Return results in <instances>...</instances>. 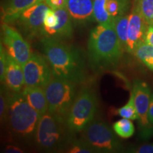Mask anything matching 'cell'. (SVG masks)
Returning a JSON list of instances; mask_svg holds the SVG:
<instances>
[{
    "mask_svg": "<svg viewBox=\"0 0 153 153\" xmlns=\"http://www.w3.org/2000/svg\"><path fill=\"white\" fill-rule=\"evenodd\" d=\"M97 109V98L92 89L84 87L76 94L66 120L70 133L83 131L94 120Z\"/></svg>",
    "mask_w": 153,
    "mask_h": 153,
    "instance_id": "obj_5",
    "label": "cell"
},
{
    "mask_svg": "<svg viewBox=\"0 0 153 153\" xmlns=\"http://www.w3.org/2000/svg\"><path fill=\"white\" fill-rule=\"evenodd\" d=\"M148 120L150 126L153 128V93H151L150 106H149L148 111Z\"/></svg>",
    "mask_w": 153,
    "mask_h": 153,
    "instance_id": "obj_32",
    "label": "cell"
},
{
    "mask_svg": "<svg viewBox=\"0 0 153 153\" xmlns=\"http://www.w3.org/2000/svg\"><path fill=\"white\" fill-rule=\"evenodd\" d=\"M58 24V18L53 9L49 8L45 14L42 36L43 37H53L54 29Z\"/></svg>",
    "mask_w": 153,
    "mask_h": 153,
    "instance_id": "obj_23",
    "label": "cell"
},
{
    "mask_svg": "<svg viewBox=\"0 0 153 153\" xmlns=\"http://www.w3.org/2000/svg\"><path fill=\"white\" fill-rule=\"evenodd\" d=\"M114 25L99 24L91 30L88 41V52L91 64L98 69L111 68L119 62L123 54Z\"/></svg>",
    "mask_w": 153,
    "mask_h": 153,
    "instance_id": "obj_2",
    "label": "cell"
},
{
    "mask_svg": "<svg viewBox=\"0 0 153 153\" xmlns=\"http://www.w3.org/2000/svg\"><path fill=\"white\" fill-rule=\"evenodd\" d=\"M7 56L8 53L6 52L3 46L2 42L0 43V80L1 82L4 81V76L7 64Z\"/></svg>",
    "mask_w": 153,
    "mask_h": 153,
    "instance_id": "obj_27",
    "label": "cell"
},
{
    "mask_svg": "<svg viewBox=\"0 0 153 153\" xmlns=\"http://www.w3.org/2000/svg\"><path fill=\"white\" fill-rule=\"evenodd\" d=\"M65 127H68L66 122L46 113L40 118L36 128V143L45 150L60 148L66 139Z\"/></svg>",
    "mask_w": 153,
    "mask_h": 153,
    "instance_id": "obj_6",
    "label": "cell"
},
{
    "mask_svg": "<svg viewBox=\"0 0 153 153\" xmlns=\"http://www.w3.org/2000/svg\"><path fill=\"white\" fill-rule=\"evenodd\" d=\"M50 7L41 1L26 9L16 21L17 25L26 37L31 39L42 35L45 14Z\"/></svg>",
    "mask_w": 153,
    "mask_h": 153,
    "instance_id": "obj_11",
    "label": "cell"
},
{
    "mask_svg": "<svg viewBox=\"0 0 153 153\" xmlns=\"http://www.w3.org/2000/svg\"><path fill=\"white\" fill-rule=\"evenodd\" d=\"M66 9L75 22H85L94 19L93 0H67Z\"/></svg>",
    "mask_w": 153,
    "mask_h": 153,
    "instance_id": "obj_15",
    "label": "cell"
},
{
    "mask_svg": "<svg viewBox=\"0 0 153 153\" xmlns=\"http://www.w3.org/2000/svg\"><path fill=\"white\" fill-rule=\"evenodd\" d=\"M4 82L14 92H20L25 86L23 66L9 54Z\"/></svg>",
    "mask_w": 153,
    "mask_h": 153,
    "instance_id": "obj_14",
    "label": "cell"
},
{
    "mask_svg": "<svg viewBox=\"0 0 153 153\" xmlns=\"http://www.w3.org/2000/svg\"><path fill=\"white\" fill-rule=\"evenodd\" d=\"M45 2L53 10L65 8L67 5V0H45Z\"/></svg>",
    "mask_w": 153,
    "mask_h": 153,
    "instance_id": "obj_29",
    "label": "cell"
},
{
    "mask_svg": "<svg viewBox=\"0 0 153 153\" xmlns=\"http://www.w3.org/2000/svg\"><path fill=\"white\" fill-rule=\"evenodd\" d=\"M128 24L129 16L128 15H123V16H119L114 18V28L123 50H125L126 44H127Z\"/></svg>",
    "mask_w": 153,
    "mask_h": 153,
    "instance_id": "obj_19",
    "label": "cell"
},
{
    "mask_svg": "<svg viewBox=\"0 0 153 153\" xmlns=\"http://www.w3.org/2000/svg\"><path fill=\"white\" fill-rule=\"evenodd\" d=\"M25 86L45 89L53 79V74L45 55L35 53L23 66Z\"/></svg>",
    "mask_w": 153,
    "mask_h": 153,
    "instance_id": "obj_8",
    "label": "cell"
},
{
    "mask_svg": "<svg viewBox=\"0 0 153 153\" xmlns=\"http://www.w3.org/2000/svg\"><path fill=\"white\" fill-rule=\"evenodd\" d=\"M145 42L153 46V25H149L147 30Z\"/></svg>",
    "mask_w": 153,
    "mask_h": 153,
    "instance_id": "obj_31",
    "label": "cell"
},
{
    "mask_svg": "<svg viewBox=\"0 0 153 153\" xmlns=\"http://www.w3.org/2000/svg\"><path fill=\"white\" fill-rule=\"evenodd\" d=\"M45 0H7L1 9V19L4 23H13L32 6Z\"/></svg>",
    "mask_w": 153,
    "mask_h": 153,
    "instance_id": "obj_13",
    "label": "cell"
},
{
    "mask_svg": "<svg viewBox=\"0 0 153 153\" xmlns=\"http://www.w3.org/2000/svg\"><path fill=\"white\" fill-rule=\"evenodd\" d=\"M41 44L53 76L76 84L85 81V60L77 49L52 37H43Z\"/></svg>",
    "mask_w": 153,
    "mask_h": 153,
    "instance_id": "obj_1",
    "label": "cell"
},
{
    "mask_svg": "<svg viewBox=\"0 0 153 153\" xmlns=\"http://www.w3.org/2000/svg\"><path fill=\"white\" fill-rule=\"evenodd\" d=\"M133 7L148 25H153V0H134Z\"/></svg>",
    "mask_w": 153,
    "mask_h": 153,
    "instance_id": "obj_22",
    "label": "cell"
},
{
    "mask_svg": "<svg viewBox=\"0 0 153 153\" xmlns=\"http://www.w3.org/2000/svg\"><path fill=\"white\" fill-rule=\"evenodd\" d=\"M132 92L134 102L138 115V126L140 137L148 140L153 135V128L148 120V111L150 106L151 91L148 85L144 82L136 80L134 82Z\"/></svg>",
    "mask_w": 153,
    "mask_h": 153,
    "instance_id": "obj_9",
    "label": "cell"
},
{
    "mask_svg": "<svg viewBox=\"0 0 153 153\" xmlns=\"http://www.w3.org/2000/svg\"><path fill=\"white\" fill-rule=\"evenodd\" d=\"M113 128L118 136L123 138H128L135 132V128L131 120L124 118L116 121L113 126Z\"/></svg>",
    "mask_w": 153,
    "mask_h": 153,
    "instance_id": "obj_24",
    "label": "cell"
},
{
    "mask_svg": "<svg viewBox=\"0 0 153 153\" xmlns=\"http://www.w3.org/2000/svg\"><path fill=\"white\" fill-rule=\"evenodd\" d=\"M131 5V0H106V8L113 18L126 15Z\"/></svg>",
    "mask_w": 153,
    "mask_h": 153,
    "instance_id": "obj_20",
    "label": "cell"
},
{
    "mask_svg": "<svg viewBox=\"0 0 153 153\" xmlns=\"http://www.w3.org/2000/svg\"><path fill=\"white\" fill-rule=\"evenodd\" d=\"M58 18V24L54 29V35L52 38L57 39H68L72 36L71 17L65 8L54 10Z\"/></svg>",
    "mask_w": 153,
    "mask_h": 153,
    "instance_id": "obj_17",
    "label": "cell"
},
{
    "mask_svg": "<svg viewBox=\"0 0 153 153\" xmlns=\"http://www.w3.org/2000/svg\"><path fill=\"white\" fill-rule=\"evenodd\" d=\"M4 152L7 153H22L24 152V151L18 147L14 146V145H9L6 148Z\"/></svg>",
    "mask_w": 153,
    "mask_h": 153,
    "instance_id": "obj_33",
    "label": "cell"
},
{
    "mask_svg": "<svg viewBox=\"0 0 153 153\" xmlns=\"http://www.w3.org/2000/svg\"><path fill=\"white\" fill-rule=\"evenodd\" d=\"M128 16V33L125 51L129 53H133L140 44L145 42V36L149 25L133 7Z\"/></svg>",
    "mask_w": 153,
    "mask_h": 153,
    "instance_id": "obj_12",
    "label": "cell"
},
{
    "mask_svg": "<svg viewBox=\"0 0 153 153\" xmlns=\"http://www.w3.org/2000/svg\"><path fill=\"white\" fill-rule=\"evenodd\" d=\"M8 114L10 126L17 135L28 137L36 132L41 116L20 92L8 94Z\"/></svg>",
    "mask_w": 153,
    "mask_h": 153,
    "instance_id": "obj_3",
    "label": "cell"
},
{
    "mask_svg": "<svg viewBox=\"0 0 153 153\" xmlns=\"http://www.w3.org/2000/svg\"><path fill=\"white\" fill-rule=\"evenodd\" d=\"M132 152L137 153H153V143L143 145L138 148L133 150Z\"/></svg>",
    "mask_w": 153,
    "mask_h": 153,
    "instance_id": "obj_30",
    "label": "cell"
},
{
    "mask_svg": "<svg viewBox=\"0 0 153 153\" xmlns=\"http://www.w3.org/2000/svg\"><path fill=\"white\" fill-rule=\"evenodd\" d=\"M9 107V101H8V94H7L4 91L2 87L1 88V94H0V116H1V120H4L8 113Z\"/></svg>",
    "mask_w": 153,
    "mask_h": 153,
    "instance_id": "obj_28",
    "label": "cell"
},
{
    "mask_svg": "<svg viewBox=\"0 0 153 153\" xmlns=\"http://www.w3.org/2000/svg\"><path fill=\"white\" fill-rule=\"evenodd\" d=\"M94 19L99 24L105 26L114 25V19L106 10V0H94Z\"/></svg>",
    "mask_w": 153,
    "mask_h": 153,
    "instance_id": "obj_18",
    "label": "cell"
},
{
    "mask_svg": "<svg viewBox=\"0 0 153 153\" xmlns=\"http://www.w3.org/2000/svg\"><path fill=\"white\" fill-rule=\"evenodd\" d=\"M1 42L7 49V53L24 66L31 56L30 45L18 30L7 23H1Z\"/></svg>",
    "mask_w": 153,
    "mask_h": 153,
    "instance_id": "obj_10",
    "label": "cell"
},
{
    "mask_svg": "<svg viewBox=\"0 0 153 153\" xmlns=\"http://www.w3.org/2000/svg\"><path fill=\"white\" fill-rule=\"evenodd\" d=\"M83 131L85 141L96 152H114L120 149L111 129L101 120H93Z\"/></svg>",
    "mask_w": 153,
    "mask_h": 153,
    "instance_id": "obj_7",
    "label": "cell"
},
{
    "mask_svg": "<svg viewBox=\"0 0 153 153\" xmlns=\"http://www.w3.org/2000/svg\"><path fill=\"white\" fill-rule=\"evenodd\" d=\"M133 54L153 71V46L144 42L135 49Z\"/></svg>",
    "mask_w": 153,
    "mask_h": 153,
    "instance_id": "obj_21",
    "label": "cell"
},
{
    "mask_svg": "<svg viewBox=\"0 0 153 153\" xmlns=\"http://www.w3.org/2000/svg\"><path fill=\"white\" fill-rule=\"evenodd\" d=\"M76 85L73 82L53 76L45 88L49 114L66 122L76 97Z\"/></svg>",
    "mask_w": 153,
    "mask_h": 153,
    "instance_id": "obj_4",
    "label": "cell"
},
{
    "mask_svg": "<svg viewBox=\"0 0 153 153\" xmlns=\"http://www.w3.org/2000/svg\"><path fill=\"white\" fill-rule=\"evenodd\" d=\"M21 93L41 117L48 112V104L44 88L25 86Z\"/></svg>",
    "mask_w": 153,
    "mask_h": 153,
    "instance_id": "obj_16",
    "label": "cell"
},
{
    "mask_svg": "<svg viewBox=\"0 0 153 153\" xmlns=\"http://www.w3.org/2000/svg\"><path fill=\"white\" fill-rule=\"evenodd\" d=\"M96 151L86 141H77L72 143L68 152L70 153H91Z\"/></svg>",
    "mask_w": 153,
    "mask_h": 153,
    "instance_id": "obj_26",
    "label": "cell"
},
{
    "mask_svg": "<svg viewBox=\"0 0 153 153\" xmlns=\"http://www.w3.org/2000/svg\"><path fill=\"white\" fill-rule=\"evenodd\" d=\"M116 113L120 116H121L122 118H127V119L130 120H137L138 115H137L136 108H135L133 94L132 91L129 101H128L127 104L124 106L116 110Z\"/></svg>",
    "mask_w": 153,
    "mask_h": 153,
    "instance_id": "obj_25",
    "label": "cell"
}]
</instances>
